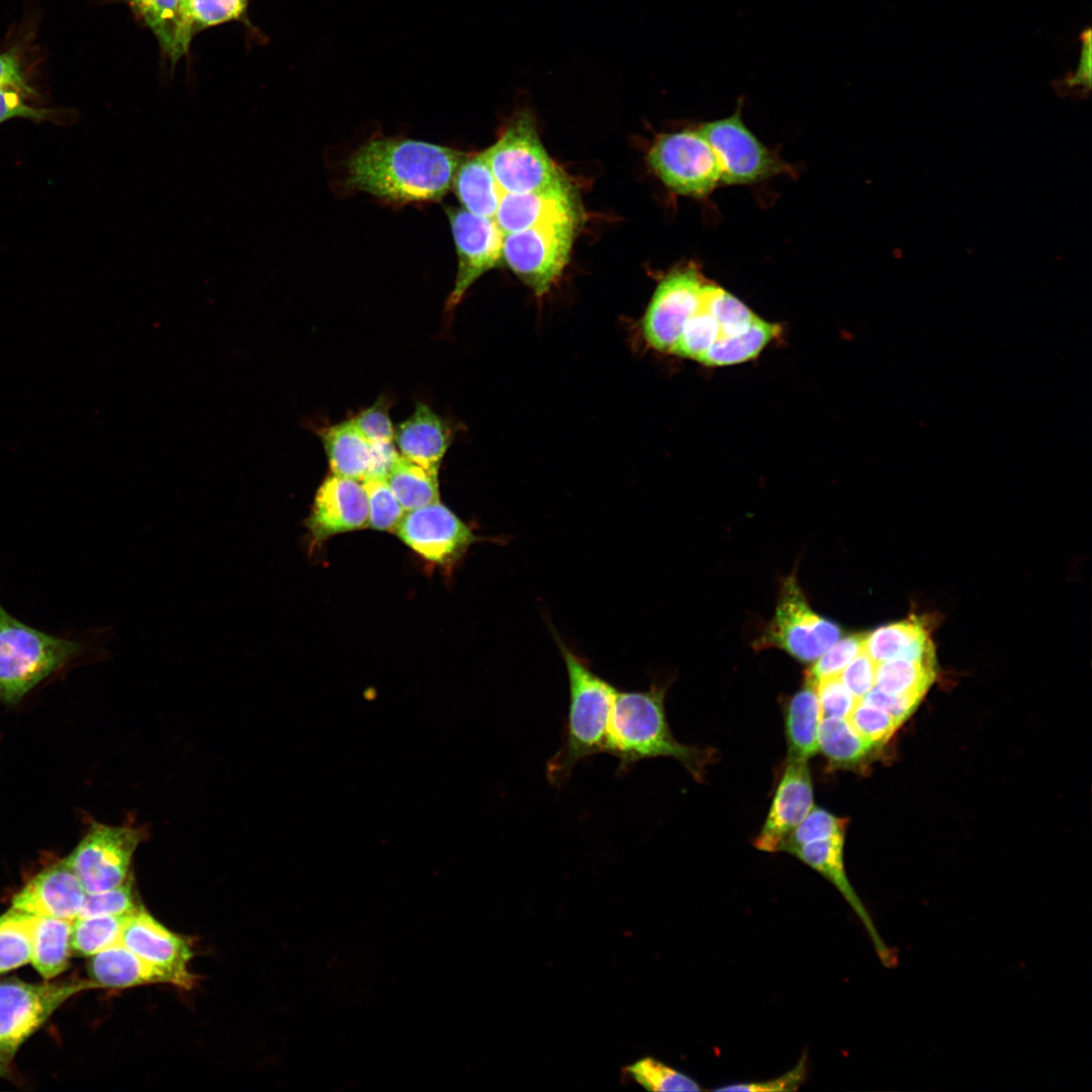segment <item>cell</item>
<instances>
[{
	"instance_id": "1",
	"label": "cell",
	"mask_w": 1092,
	"mask_h": 1092,
	"mask_svg": "<svg viewBox=\"0 0 1092 1092\" xmlns=\"http://www.w3.org/2000/svg\"><path fill=\"white\" fill-rule=\"evenodd\" d=\"M468 154L423 141L374 136L346 161L345 184L395 206L434 202L450 190Z\"/></svg>"
},
{
	"instance_id": "2",
	"label": "cell",
	"mask_w": 1092,
	"mask_h": 1092,
	"mask_svg": "<svg viewBox=\"0 0 1092 1092\" xmlns=\"http://www.w3.org/2000/svg\"><path fill=\"white\" fill-rule=\"evenodd\" d=\"M670 678L654 676L644 691H619L615 697L605 753L619 760L618 772L654 757H672L701 780L710 752L678 742L669 728L664 701Z\"/></svg>"
},
{
	"instance_id": "3",
	"label": "cell",
	"mask_w": 1092,
	"mask_h": 1092,
	"mask_svg": "<svg viewBox=\"0 0 1092 1092\" xmlns=\"http://www.w3.org/2000/svg\"><path fill=\"white\" fill-rule=\"evenodd\" d=\"M551 632L563 658L569 687L562 742L546 765L549 783L558 788L568 781L580 760L605 753L610 715L618 689L597 674L590 663L572 650L554 628Z\"/></svg>"
},
{
	"instance_id": "4",
	"label": "cell",
	"mask_w": 1092,
	"mask_h": 1092,
	"mask_svg": "<svg viewBox=\"0 0 1092 1092\" xmlns=\"http://www.w3.org/2000/svg\"><path fill=\"white\" fill-rule=\"evenodd\" d=\"M102 644L46 633L0 604V700L14 704L42 680Z\"/></svg>"
},
{
	"instance_id": "5",
	"label": "cell",
	"mask_w": 1092,
	"mask_h": 1092,
	"mask_svg": "<svg viewBox=\"0 0 1092 1092\" xmlns=\"http://www.w3.org/2000/svg\"><path fill=\"white\" fill-rule=\"evenodd\" d=\"M503 193H524L568 184L544 149L527 106L518 110L497 141L483 151Z\"/></svg>"
},
{
	"instance_id": "6",
	"label": "cell",
	"mask_w": 1092,
	"mask_h": 1092,
	"mask_svg": "<svg viewBox=\"0 0 1092 1092\" xmlns=\"http://www.w3.org/2000/svg\"><path fill=\"white\" fill-rule=\"evenodd\" d=\"M577 217L504 235L502 258L537 296L547 293L566 266Z\"/></svg>"
},
{
	"instance_id": "7",
	"label": "cell",
	"mask_w": 1092,
	"mask_h": 1092,
	"mask_svg": "<svg viewBox=\"0 0 1092 1092\" xmlns=\"http://www.w3.org/2000/svg\"><path fill=\"white\" fill-rule=\"evenodd\" d=\"M149 835L144 825L111 826L94 822L64 860L86 893L108 890L128 879L133 854Z\"/></svg>"
},
{
	"instance_id": "8",
	"label": "cell",
	"mask_w": 1092,
	"mask_h": 1092,
	"mask_svg": "<svg viewBox=\"0 0 1092 1092\" xmlns=\"http://www.w3.org/2000/svg\"><path fill=\"white\" fill-rule=\"evenodd\" d=\"M840 627L815 614L796 576L782 583L774 619L758 640V647H778L799 661L819 658L840 638Z\"/></svg>"
},
{
	"instance_id": "9",
	"label": "cell",
	"mask_w": 1092,
	"mask_h": 1092,
	"mask_svg": "<svg viewBox=\"0 0 1092 1092\" xmlns=\"http://www.w3.org/2000/svg\"><path fill=\"white\" fill-rule=\"evenodd\" d=\"M98 987L93 981L30 984L0 983V1050L12 1059L19 1046L68 999Z\"/></svg>"
},
{
	"instance_id": "10",
	"label": "cell",
	"mask_w": 1092,
	"mask_h": 1092,
	"mask_svg": "<svg viewBox=\"0 0 1092 1092\" xmlns=\"http://www.w3.org/2000/svg\"><path fill=\"white\" fill-rule=\"evenodd\" d=\"M648 162L660 180L681 195L704 197L721 183L717 158L698 129L661 134L648 152Z\"/></svg>"
},
{
	"instance_id": "11",
	"label": "cell",
	"mask_w": 1092,
	"mask_h": 1092,
	"mask_svg": "<svg viewBox=\"0 0 1092 1092\" xmlns=\"http://www.w3.org/2000/svg\"><path fill=\"white\" fill-rule=\"evenodd\" d=\"M740 105L732 115L698 127L717 158L721 183L728 185L755 183L787 170L786 163L744 124Z\"/></svg>"
},
{
	"instance_id": "12",
	"label": "cell",
	"mask_w": 1092,
	"mask_h": 1092,
	"mask_svg": "<svg viewBox=\"0 0 1092 1092\" xmlns=\"http://www.w3.org/2000/svg\"><path fill=\"white\" fill-rule=\"evenodd\" d=\"M707 282L695 264L673 269L663 277L642 321L650 347L671 354L688 321L702 306Z\"/></svg>"
},
{
	"instance_id": "13",
	"label": "cell",
	"mask_w": 1092,
	"mask_h": 1092,
	"mask_svg": "<svg viewBox=\"0 0 1092 1092\" xmlns=\"http://www.w3.org/2000/svg\"><path fill=\"white\" fill-rule=\"evenodd\" d=\"M394 533L424 558L448 566L479 538L440 502L406 512Z\"/></svg>"
},
{
	"instance_id": "14",
	"label": "cell",
	"mask_w": 1092,
	"mask_h": 1092,
	"mask_svg": "<svg viewBox=\"0 0 1092 1092\" xmlns=\"http://www.w3.org/2000/svg\"><path fill=\"white\" fill-rule=\"evenodd\" d=\"M458 268L447 309L457 305L468 288L502 258L504 233L494 218L475 215L464 208L447 207Z\"/></svg>"
},
{
	"instance_id": "15",
	"label": "cell",
	"mask_w": 1092,
	"mask_h": 1092,
	"mask_svg": "<svg viewBox=\"0 0 1092 1092\" xmlns=\"http://www.w3.org/2000/svg\"><path fill=\"white\" fill-rule=\"evenodd\" d=\"M368 516V499L362 482L332 474L317 489L304 525L316 544L334 535L365 528Z\"/></svg>"
},
{
	"instance_id": "16",
	"label": "cell",
	"mask_w": 1092,
	"mask_h": 1092,
	"mask_svg": "<svg viewBox=\"0 0 1092 1092\" xmlns=\"http://www.w3.org/2000/svg\"><path fill=\"white\" fill-rule=\"evenodd\" d=\"M122 943L148 963L172 973L192 988L195 976L187 968L193 952L188 940L156 920L144 907L127 916Z\"/></svg>"
},
{
	"instance_id": "17",
	"label": "cell",
	"mask_w": 1092,
	"mask_h": 1092,
	"mask_svg": "<svg viewBox=\"0 0 1092 1092\" xmlns=\"http://www.w3.org/2000/svg\"><path fill=\"white\" fill-rule=\"evenodd\" d=\"M813 808V788L807 759L788 760L783 778L759 834L753 844L778 851Z\"/></svg>"
},
{
	"instance_id": "18",
	"label": "cell",
	"mask_w": 1092,
	"mask_h": 1092,
	"mask_svg": "<svg viewBox=\"0 0 1092 1092\" xmlns=\"http://www.w3.org/2000/svg\"><path fill=\"white\" fill-rule=\"evenodd\" d=\"M86 892L63 859L35 875L17 892L11 908L36 916L74 920Z\"/></svg>"
},
{
	"instance_id": "19",
	"label": "cell",
	"mask_w": 1092,
	"mask_h": 1092,
	"mask_svg": "<svg viewBox=\"0 0 1092 1092\" xmlns=\"http://www.w3.org/2000/svg\"><path fill=\"white\" fill-rule=\"evenodd\" d=\"M576 217L569 184L524 193H503L494 220L504 235Z\"/></svg>"
},
{
	"instance_id": "20",
	"label": "cell",
	"mask_w": 1092,
	"mask_h": 1092,
	"mask_svg": "<svg viewBox=\"0 0 1092 1092\" xmlns=\"http://www.w3.org/2000/svg\"><path fill=\"white\" fill-rule=\"evenodd\" d=\"M88 972L98 987L124 989L149 984H170L190 989L181 978L148 963L120 942L92 956Z\"/></svg>"
},
{
	"instance_id": "21",
	"label": "cell",
	"mask_w": 1092,
	"mask_h": 1092,
	"mask_svg": "<svg viewBox=\"0 0 1092 1092\" xmlns=\"http://www.w3.org/2000/svg\"><path fill=\"white\" fill-rule=\"evenodd\" d=\"M400 455L430 469L438 470L452 439L445 421L424 403L394 433Z\"/></svg>"
},
{
	"instance_id": "22",
	"label": "cell",
	"mask_w": 1092,
	"mask_h": 1092,
	"mask_svg": "<svg viewBox=\"0 0 1092 1092\" xmlns=\"http://www.w3.org/2000/svg\"><path fill=\"white\" fill-rule=\"evenodd\" d=\"M150 28L174 66L184 57L194 34L186 0H124Z\"/></svg>"
},
{
	"instance_id": "23",
	"label": "cell",
	"mask_w": 1092,
	"mask_h": 1092,
	"mask_svg": "<svg viewBox=\"0 0 1092 1092\" xmlns=\"http://www.w3.org/2000/svg\"><path fill=\"white\" fill-rule=\"evenodd\" d=\"M863 649L877 663L899 658L935 661L928 631L916 618L882 626L867 634Z\"/></svg>"
},
{
	"instance_id": "24",
	"label": "cell",
	"mask_w": 1092,
	"mask_h": 1092,
	"mask_svg": "<svg viewBox=\"0 0 1092 1092\" xmlns=\"http://www.w3.org/2000/svg\"><path fill=\"white\" fill-rule=\"evenodd\" d=\"M322 439L333 474L360 482L370 478L374 443L351 420L328 428Z\"/></svg>"
},
{
	"instance_id": "25",
	"label": "cell",
	"mask_w": 1092,
	"mask_h": 1092,
	"mask_svg": "<svg viewBox=\"0 0 1092 1092\" xmlns=\"http://www.w3.org/2000/svg\"><path fill=\"white\" fill-rule=\"evenodd\" d=\"M820 721L817 682L805 677L803 687L790 699L786 708L788 760H808L819 751L817 734Z\"/></svg>"
},
{
	"instance_id": "26",
	"label": "cell",
	"mask_w": 1092,
	"mask_h": 1092,
	"mask_svg": "<svg viewBox=\"0 0 1092 1092\" xmlns=\"http://www.w3.org/2000/svg\"><path fill=\"white\" fill-rule=\"evenodd\" d=\"M452 187L464 209L494 217L503 192L483 152L468 154L456 170Z\"/></svg>"
},
{
	"instance_id": "27",
	"label": "cell",
	"mask_w": 1092,
	"mask_h": 1092,
	"mask_svg": "<svg viewBox=\"0 0 1092 1092\" xmlns=\"http://www.w3.org/2000/svg\"><path fill=\"white\" fill-rule=\"evenodd\" d=\"M73 920L36 917L31 964L44 979H53L69 967Z\"/></svg>"
},
{
	"instance_id": "28",
	"label": "cell",
	"mask_w": 1092,
	"mask_h": 1092,
	"mask_svg": "<svg viewBox=\"0 0 1092 1092\" xmlns=\"http://www.w3.org/2000/svg\"><path fill=\"white\" fill-rule=\"evenodd\" d=\"M385 479L405 512L439 502L438 470L424 467L400 454Z\"/></svg>"
},
{
	"instance_id": "29",
	"label": "cell",
	"mask_w": 1092,
	"mask_h": 1092,
	"mask_svg": "<svg viewBox=\"0 0 1092 1092\" xmlns=\"http://www.w3.org/2000/svg\"><path fill=\"white\" fill-rule=\"evenodd\" d=\"M782 332L777 324L757 317L746 331L720 337L697 361L707 366L739 364L756 357Z\"/></svg>"
},
{
	"instance_id": "30",
	"label": "cell",
	"mask_w": 1092,
	"mask_h": 1092,
	"mask_svg": "<svg viewBox=\"0 0 1092 1092\" xmlns=\"http://www.w3.org/2000/svg\"><path fill=\"white\" fill-rule=\"evenodd\" d=\"M818 749L833 768L857 766L874 746L864 740L846 719L822 718L817 734Z\"/></svg>"
},
{
	"instance_id": "31",
	"label": "cell",
	"mask_w": 1092,
	"mask_h": 1092,
	"mask_svg": "<svg viewBox=\"0 0 1092 1092\" xmlns=\"http://www.w3.org/2000/svg\"><path fill=\"white\" fill-rule=\"evenodd\" d=\"M843 843L844 835H836L805 843L796 847L791 853L826 878L851 907L863 916L859 901L845 875Z\"/></svg>"
},
{
	"instance_id": "32",
	"label": "cell",
	"mask_w": 1092,
	"mask_h": 1092,
	"mask_svg": "<svg viewBox=\"0 0 1092 1092\" xmlns=\"http://www.w3.org/2000/svg\"><path fill=\"white\" fill-rule=\"evenodd\" d=\"M935 661L893 659L878 663L875 684L879 690L922 699L935 675Z\"/></svg>"
},
{
	"instance_id": "33",
	"label": "cell",
	"mask_w": 1092,
	"mask_h": 1092,
	"mask_svg": "<svg viewBox=\"0 0 1092 1092\" xmlns=\"http://www.w3.org/2000/svg\"><path fill=\"white\" fill-rule=\"evenodd\" d=\"M35 920L13 908L0 916V974L31 961Z\"/></svg>"
},
{
	"instance_id": "34",
	"label": "cell",
	"mask_w": 1092,
	"mask_h": 1092,
	"mask_svg": "<svg viewBox=\"0 0 1092 1092\" xmlns=\"http://www.w3.org/2000/svg\"><path fill=\"white\" fill-rule=\"evenodd\" d=\"M126 918L112 915L76 917L72 922V953L92 957L120 942Z\"/></svg>"
},
{
	"instance_id": "35",
	"label": "cell",
	"mask_w": 1092,
	"mask_h": 1092,
	"mask_svg": "<svg viewBox=\"0 0 1092 1092\" xmlns=\"http://www.w3.org/2000/svg\"><path fill=\"white\" fill-rule=\"evenodd\" d=\"M704 302L719 325L720 337L740 334L758 317L741 300L709 281L705 287Z\"/></svg>"
},
{
	"instance_id": "36",
	"label": "cell",
	"mask_w": 1092,
	"mask_h": 1092,
	"mask_svg": "<svg viewBox=\"0 0 1092 1092\" xmlns=\"http://www.w3.org/2000/svg\"><path fill=\"white\" fill-rule=\"evenodd\" d=\"M625 1071L640 1086L649 1091H701L697 1081L674 1068L646 1057L627 1066Z\"/></svg>"
},
{
	"instance_id": "37",
	"label": "cell",
	"mask_w": 1092,
	"mask_h": 1092,
	"mask_svg": "<svg viewBox=\"0 0 1092 1092\" xmlns=\"http://www.w3.org/2000/svg\"><path fill=\"white\" fill-rule=\"evenodd\" d=\"M143 906L129 876L122 884L96 893H86L78 917L128 916Z\"/></svg>"
},
{
	"instance_id": "38",
	"label": "cell",
	"mask_w": 1092,
	"mask_h": 1092,
	"mask_svg": "<svg viewBox=\"0 0 1092 1092\" xmlns=\"http://www.w3.org/2000/svg\"><path fill=\"white\" fill-rule=\"evenodd\" d=\"M362 485L368 499V526L378 531L394 532L406 512L398 503L386 479H366Z\"/></svg>"
},
{
	"instance_id": "39",
	"label": "cell",
	"mask_w": 1092,
	"mask_h": 1092,
	"mask_svg": "<svg viewBox=\"0 0 1092 1092\" xmlns=\"http://www.w3.org/2000/svg\"><path fill=\"white\" fill-rule=\"evenodd\" d=\"M719 337V325L703 299L701 308L688 321L671 354L698 360Z\"/></svg>"
},
{
	"instance_id": "40",
	"label": "cell",
	"mask_w": 1092,
	"mask_h": 1092,
	"mask_svg": "<svg viewBox=\"0 0 1092 1092\" xmlns=\"http://www.w3.org/2000/svg\"><path fill=\"white\" fill-rule=\"evenodd\" d=\"M848 820L839 818L826 810L812 808L805 819L792 831L781 847V850L790 852L805 843L828 838L836 835H844Z\"/></svg>"
},
{
	"instance_id": "41",
	"label": "cell",
	"mask_w": 1092,
	"mask_h": 1092,
	"mask_svg": "<svg viewBox=\"0 0 1092 1092\" xmlns=\"http://www.w3.org/2000/svg\"><path fill=\"white\" fill-rule=\"evenodd\" d=\"M847 721L874 747L885 744L900 723L885 710L859 700Z\"/></svg>"
},
{
	"instance_id": "42",
	"label": "cell",
	"mask_w": 1092,
	"mask_h": 1092,
	"mask_svg": "<svg viewBox=\"0 0 1092 1092\" xmlns=\"http://www.w3.org/2000/svg\"><path fill=\"white\" fill-rule=\"evenodd\" d=\"M866 637V633H855L838 640L817 658V661L807 670L806 677L818 682L822 678L840 674L845 666L863 650Z\"/></svg>"
},
{
	"instance_id": "43",
	"label": "cell",
	"mask_w": 1092,
	"mask_h": 1092,
	"mask_svg": "<svg viewBox=\"0 0 1092 1092\" xmlns=\"http://www.w3.org/2000/svg\"><path fill=\"white\" fill-rule=\"evenodd\" d=\"M248 0H188L187 8L193 32L241 19Z\"/></svg>"
},
{
	"instance_id": "44",
	"label": "cell",
	"mask_w": 1092,
	"mask_h": 1092,
	"mask_svg": "<svg viewBox=\"0 0 1092 1092\" xmlns=\"http://www.w3.org/2000/svg\"><path fill=\"white\" fill-rule=\"evenodd\" d=\"M821 719L836 717L847 719L858 702L842 682L839 674L817 682Z\"/></svg>"
},
{
	"instance_id": "45",
	"label": "cell",
	"mask_w": 1092,
	"mask_h": 1092,
	"mask_svg": "<svg viewBox=\"0 0 1092 1092\" xmlns=\"http://www.w3.org/2000/svg\"><path fill=\"white\" fill-rule=\"evenodd\" d=\"M807 1077L806 1054L798 1061L797 1065L786 1074L763 1081L733 1083L718 1087L715 1091L731 1092H770V1091H797L805 1083Z\"/></svg>"
},
{
	"instance_id": "46",
	"label": "cell",
	"mask_w": 1092,
	"mask_h": 1092,
	"mask_svg": "<svg viewBox=\"0 0 1092 1092\" xmlns=\"http://www.w3.org/2000/svg\"><path fill=\"white\" fill-rule=\"evenodd\" d=\"M877 665L863 649L845 666L842 674H839L844 686L857 701L873 689Z\"/></svg>"
},
{
	"instance_id": "47",
	"label": "cell",
	"mask_w": 1092,
	"mask_h": 1092,
	"mask_svg": "<svg viewBox=\"0 0 1092 1092\" xmlns=\"http://www.w3.org/2000/svg\"><path fill=\"white\" fill-rule=\"evenodd\" d=\"M29 96L8 86H0V123L12 118H28L36 121L49 119L54 112L48 108L28 103Z\"/></svg>"
},
{
	"instance_id": "48",
	"label": "cell",
	"mask_w": 1092,
	"mask_h": 1092,
	"mask_svg": "<svg viewBox=\"0 0 1092 1092\" xmlns=\"http://www.w3.org/2000/svg\"><path fill=\"white\" fill-rule=\"evenodd\" d=\"M351 421L370 442L391 443L394 439V430L384 404L376 402Z\"/></svg>"
},
{
	"instance_id": "49",
	"label": "cell",
	"mask_w": 1092,
	"mask_h": 1092,
	"mask_svg": "<svg viewBox=\"0 0 1092 1092\" xmlns=\"http://www.w3.org/2000/svg\"><path fill=\"white\" fill-rule=\"evenodd\" d=\"M1091 73H1092V49H1091V31L1087 29L1082 33V47L1080 53V59L1076 70L1067 75L1061 82V89L1064 91H1076L1081 95H1085L1091 88Z\"/></svg>"
},
{
	"instance_id": "50",
	"label": "cell",
	"mask_w": 1092,
	"mask_h": 1092,
	"mask_svg": "<svg viewBox=\"0 0 1092 1092\" xmlns=\"http://www.w3.org/2000/svg\"><path fill=\"white\" fill-rule=\"evenodd\" d=\"M861 700L885 710L900 724L906 720L920 702V699L918 698L907 695L889 694L878 688L872 689Z\"/></svg>"
},
{
	"instance_id": "51",
	"label": "cell",
	"mask_w": 1092,
	"mask_h": 1092,
	"mask_svg": "<svg viewBox=\"0 0 1092 1092\" xmlns=\"http://www.w3.org/2000/svg\"><path fill=\"white\" fill-rule=\"evenodd\" d=\"M0 86L16 88L28 96L34 94L20 58L14 49L0 54Z\"/></svg>"
},
{
	"instance_id": "52",
	"label": "cell",
	"mask_w": 1092,
	"mask_h": 1092,
	"mask_svg": "<svg viewBox=\"0 0 1092 1092\" xmlns=\"http://www.w3.org/2000/svg\"><path fill=\"white\" fill-rule=\"evenodd\" d=\"M10 1061H11V1059H9V1058H8V1057H7V1056H6V1055H5V1054H4V1053H3V1052H2L1 1050H0V1073H1V1072H2V1071H3V1070H4L5 1068H6V1067H7L8 1063H9Z\"/></svg>"
},
{
	"instance_id": "53",
	"label": "cell",
	"mask_w": 1092,
	"mask_h": 1092,
	"mask_svg": "<svg viewBox=\"0 0 1092 1092\" xmlns=\"http://www.w3.org/2000/svg\"><path fill=\"white\" fill-rule=\"evenodd\" d=\"M186 2H188V0H186Z\"/></svg>"
}]
</instances>
